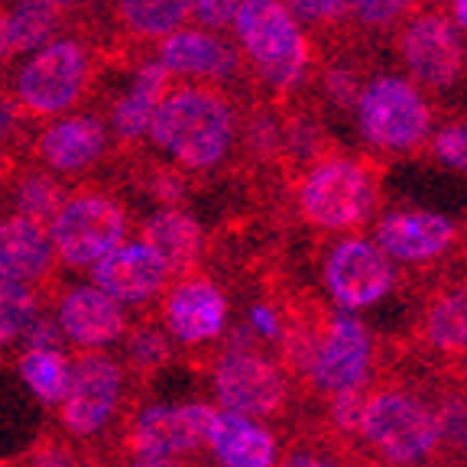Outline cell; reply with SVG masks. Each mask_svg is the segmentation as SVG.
<instances>
[{
	"label": "cell",
	"instance_id": "cell-1",
	"mask_svg": "<svg viewBox=\"0 0 467 467\" xmlns=\"http://www.w3.org/2000/svg\"><path fill=\"white\" fill-rule=\"evenodd\" d=\"M146 137L175 166L189 172H208L231 153L237 137V114L218 88L179 85L169 88L156 104Z\"/></svg>",
	"mask_w": 467,
	"mask_h": 467
},
{
	"label": "cell",
	"instance_id": "cell-2",
	"mask_svg": "<svg viewBox=\"0 0 467 467\" xmlns=\"http://www.w3.org/2000/svg\"><path fill=\"white\" fill-rule=\"evenodd\" d=\"M358 441L379 467H419L435 458V412L425 387L406 379H373L364 393Z\"/></svg>",
	"mask_w": 467,
	"mask_h": 467
},
{
	"label": "cell",
	"instance_id": "cell-3",
	"mask_svg": "<svg viewBox=\"0 0 467 467\" xmlns=\"http://www.w3.org/2000/svg\"><path fill=\"white\" fill-rule=\"evenodd\" d=\"M296 204L308 227L328 234H350L377 214L379 172L373 160L328 150L306 166L296 185Z\"/></svg>",
	"mask_w": 467,
	"mask_h": 467
},
{
	"label": "cell",
	"instance_id": "cell-4",
	"mask_svg": "<svg viewBox=\"0 0 467 467\" xmlns=\"http://www.w3.org/2000/svg\"><path fill=\"white\" fill-rule=\"evenodd\" d=\"M231 29L263 88L285 98L306 85L312 39L302 33V23L283 0H241Z\"/></svg>",
	"mask_w": 467,
	"mask_h": 467
},
{
	"label": "cell",
	"instance_id": "cell-5",
	"mask_svg": "<svg viewBox=\"0 0 467 467\" xmlns=\"http://www.w3.org/2000/svg\"><path fill=\"white\" fill-rule=\"evenodd\" d=\"M354 117H358L360 140L389 156L419 150L429 140L431 120H435L425 91L406 75L367 78L354 104Z\"/></svg>",
	"mask_w": 467,
	"mask_h": 467
},
{
	"label": "cell",
	"instance_id": "cell-6",
	"mask_svg": "<svg viewBox=\"0 0 467 467\" xmlns=\"http://www.w3.org/2000/svg\"><path fill=\"white\" fill-rule=\"evenodd\" d=\"M95 78V56L81 39H49L29 52L14 78V104L26 117H58L85 98Z\"/></svg>",
	"mask_w": 467,
	"mask_h": 467
},
{
	"label": "cell",
	"instance_id": "cell-7",
	"mask_svg": "<svg viewBox=\"0 0 467 467\" xmlns=\"http://www.w3.org/2000/svg\"><path fill=\"white\" fill-rule=\"evenodd\" d=\"M46 227L58 260L68 270H88L117 244H124L127 212L124 204L104 192H75L62 198Z\"/></svg>",
	"mask_w": 467,
	"mask_h": 467
},
{
	"label": "cell",
	"instance_id": "cell-8",
	"mask_svg": "<svg viewBox=\"0 0 467 467\" xmlns=\"http://www.w3.org/2000/svg\"><path fill=\"white\" fill-rule=\"evenodd\" d=\"M321 283L337 308L358 312L383 302L400 285V270L377 241L360 234H341L321 256Z\"/></svg>",
	"mask_w": 467,
	"mask_h": 467
},
{
	"label": "cell",
	"instance_id": "cell-9",
	"mask_svg": "<svg viewBox=\"0 0 467 467\" xmlns=\"http://www.w3.org/2000/svg\"><path fill=\"white\" fill-rule=\"evenodd\" d=\"M402 68L422 91H448L467 68L461 33L441 10H416L396 26Z\"/></svg>",
	"mask_w": 467,
	"mask_h": 467
},
{
	"label": "cell",
	"instance_id": "cell-10",
	"mask_svg": "<svg viewBox=\"0 0 467 467\" xmlns=\"http://www.w3.org/2000/svg\"><path fill=\"white\" fill-rule=\"evenodd\" d=\"M124 396V367L101 350H78L68 370L66 396L58 400V422L72 438H95L110 425Z\"/></svg>",
	"mask_w": 467,
	"mask_h": 467
},
{
	"label": "cell",
	"instance_id": "cell-11",
	"mask_svg": "<svg viewBox=\"0 0 467 467\" xmlns=\"http://www.w3.org/2000/svg\"><path fill=\"white\" fill-rule=\"evenodd\" d=\"M214 400L227 412L250 419L279 416L289 402V377L283 364L256 348H224L212 373Z\"/></svg>",
	"mask_w": 467,
	"mask_h": 467
},
{
	"label": "cell",
	"instance_id": "cell-12",
	"mask_svg": "<svg viewBox=\"0 0 467 467\" xmlns=\"http://www.w3.org/2000/svg\"><path fill=\"white\" fill-rule=\"evenodd\" d=\"M214 406L189 402V406H150L130 419L124 435V448L130 458L162 464L198 454L204 448L208 422Z\"/></svg>",
	"mask_w": 467,
	"mask_h": 467
},
{
	"label": "cell",
	"instance_id": "cell-13",
	"mask_svg": "<svg viewBox=\"0 0 467 467\" xmlns=\"http://www.w3.org/2000/svg\"><path fill=\"white\" fill-rule=\"evenodd\" d=\"M373 241L389 260L402 263L409 270H425L441 260H451L464 247V237L454 221L435 212H419V208L383 214L373 224Z\"/></svg>",
	"mask_w": 467,
	"mask_h": 467
},
{
	"label": "cell",
	"instance_id": "cell-14",
	"mask_svg": "<svg viewBox=\"0 0 467 467\" xmlns=\"http://www.w3.org/2000/svg\"><path fill=\"white\" fill-rule=\"evenodd\" d=\"M88 270H91V283L114 296L120 306H146L160 299L172 283L169 266L143 241L117 244Z\"/></svg>",
	"mask_w": 467,
	"mask_h": 467
},
{
	"label": "cell",
	"instance_id": "cell-15",
	"mask_svg": "<svg viewBox=\"0 0 467 467\" xmlns=\"http://www.w3.org/2000/svg\"><path fill=\"white\" fill-rule=\"evenodd\" d=\"M169 335L185 348H202L224 335L227 299L208 276H182L162 302Z\"/></svg>",
	"mask_w": 467,
	"mask_h": 467
},
{
	"label": "cell",
	"instance_id": "cell-16",
	"mask_svg": "<svg viewBox=\"0 0 467 467\" xmlns=\"http://www.w3.org/2000/svg\"><path fill=\"white\" fill-rule=\"evenodd\" d=\"M156 58L172 72V78H198V81H234L241 75L244 58L241 49L227 43L221 33L202 26H179L160 39Z\"/></svg>",
	"mask_w": 467,
	"mask_h": 467
},
{
	"label": "cell",
	"instance_id": "cell-17",
	"mask_svg": "<svg viewBox=\"0 0 467 467\" xmlns=\"http://www.w3.org/2000/svg\"><path fill=\"white\" fill-rule=\"evenodd\" d=\"M110 146V130L95 114H58L36 137V156L56 175L95 169Z\"/></svg>",
	"mask_w": 467,
	"mask_h": 467
},
{
	"label": "cell",
	"instance_id": "cell-18",
	"mask_svg": "<svg viewBox=\"0 0 467 467\" xmlns=\"http://www.w3.org/2000/svg\"><path fill=\"white\" fill-rule=\"evenodd\" d=\"M419 344L445 364L467 360V270L448 273L425 296Z\"/></svg>",
	"mask_w": 467,
	"mask_h": 467
},
{
	"label": "cell",
	"instance_id": "cell-19",
	"mask_svg": "<svg viewBox=\"0 0 467 467\" xmlns=\"http://www.w3.org/2000/svg\"><path fill=\"white\" fill-rule=\"evenodd\" d=\"M56 321L66 341H72L78 350L104 348L127 335L124 306L104 289H98L95 283L68 289L58 302Z\"/></svg>",
	"mask_w": 467,
	"mask_h": 467
},
{
	"label": "cell",
	"instance_id": "cell-20",
	"mask_svg": "<svg viewBox=\"0 0 467 467\" xmlns=\"http://www.w3.org/2000/svg\"><path fill=\"white\" fill-rule=\"evenodd\" d=\"M204 448L212 451L218 467H276L279 461L276 435L250 416L227 409H214Z\"/></svg>",
	"mask_w": 467,
	"mask_h": 467
},
{
	"label": "cell",
	"instance_id": "cell-21",
	"mask_svg": "<svg viewBox=\"0 0 467 467\" xmlns=\"http://www.w3.org/2000/svg\"><path fill=\"white\" fill-rule=\"evenodd\" d=\"M52 260L49 227L23 214L0 218V279L36 285L52 276Z\"/></svg>",
	"mask_w": 467,
	"mask_h": 467
},
{
	"label": "cell",
	"instance_id": "cell-22",
	"mask_svg": "<svg viewBox=\"0 0 467 467\" xmlns=\"http://www.w3.org/2000/svg\"><path fill=\"white\" fill-rule=\"evenodd\" d=\"M140 241L166 263L172 276H185L189 270H195L204 237L198 221L189 212L175 208V204H166V208H160V212L143 221Z\"/></svg>",
	"mask_w": 467,
	"mask_h": 467
},
{
	"label": "cell",
	"instance_id": "cell-23",
	"mask_svg": "<svg viewBox=\"0 0 467 467\" xmlns=\"http://www.w3.org/2000/svg\"><path fill=\"white\" fill-rule=\"evenodd\" d=\"M169 88H172V72L162 66L160 58H150L137 68V78L127 88L124 95L117 98L110 108V133L120 143H137L150 130L156 104L162 101Z\"/></svg>",
	"mask_w": 467,
	"mask_h": 467
},
{
	"label": "cell",
	"instance_id": "cell-24",
	"mask_svg": "<svg viewBox=\"0 0 467 467\" xmlns=\"http://www.w3.org/2000/svg\"><path fill=\"white\" fill-rule=\"evenodd\" d=\"M435 412V458L438 467H467V383L445 377L425 387Z\"/></svg>",
	"mask_w": 467,
	"mask_h": 467
},
{
	"label": "cell",
	"instance_id": "cell-25",
	"mask_svg": "<svg viewBox=\"0 0 467 467\" xmlns=\"http://www.w3.org/2000/svg\"><path fill=\"white\" fill-rule=\"evenodd\" d=\"M58 29V10L43 0H14L0 10V62L29 56Z\"/></svg>",
	"mask_w": 467,
	"mask_h": 467
},
{
	"label": "cell",
	"instance_id": "cell-26",
	"mask_svg": "<svg viewBox=\"0 0 467 467\" xmlns=\"http://www.w3.org/2000/svg\"><path fill=\"white\" fill-rule=\"evenodd\" d=\"M195 0H117V16L137 39H162L185 26Z\"/></svg>",
	"mask_w": 467,
	"mask_h": 467
},
{
	"label": "cell",
	"instance_id": "cell-27",
	"mask_svg": "<svg viewBox=\"0 0 467 467\" xmlns=\"http://www.w3.org/2000/svg\"><path fill=\"white\" fill-rule=\"evenodd\" d=\"M16 370H20V379L39 402L58 406V400L66 396L72 360L58 348H23Z\"/></svg>",
	"mask_w": 467,
	"mask_h": 467
},
{
	"label": "cell",
	"instance_id": "cell-28",
	"mask_svg": "<svg viewBox=\"0 0 467 467\" xmlns=\"http://www.w3.org/2000/svg\"><path fill=\"white\" fill-rule=\"evenodd\" d=\"M276 464L279 467H367V461L360 458V451L350 441L331 435L328 429H321L308 438H299L296 445H289V451Z\"/></svg>",
	"mask_w": 467,
	"mask_h": 467
},
{
	"label": "cell",
	"instance_id": "cell-29",
	"mask_svg": "<svg viewBox=\"0 0 467 467\" xmlns=\"http://www.w3.org/2000/svg\"><path fill=\"white\" fill-rule=\"evenodd\" d=\"M39 312H43V296L36 285L0 279V350L14 348Z\"/></svg>",
	"mask_w": 467,
	"mask_h": 467
},
{
	"label": "cell",
	"instance_id": "cell-30",
	"mask_svg": "<svg viewBox=\"0 0 467 467\" xmlns=\"http://www.w3.org/2000/svg\"><path fill=\"white\" fill-rule=\"evenodd\" d=\"M10 189H14V214L33 218L39 224H49L62 198H66L62 185L46 172H23Z\"/></svg>",
	"mask_w": 467,
	"mask_h": 467
},
{
	"label": "cell",
	"instance_id": "cell-31",
	"mask_svg": "<svg viewBox=\"0 0 467 467\" xmlns=\"http://www.w3.org/2000/svg\"><path fill=\"white\" fill-rule=\"evenodd\" d=\"M172 358V344H169V335L156 325H140V328L130 331L127 337V364H130L133 377H153Z\"/></svg>",
	"mask_w": 467,
	"mask_h": 467
},
{
	"label": "cell",
	"instance_id": "cell-32",
	"mask_svg": "<svg viewBox=\"0 0 467 467\" xmlns=\"http://www.w3.org/2000/svg\"><path fill=\"white\" fill-rule=\"evenodd\" d=\"M425 7V0H350V20L358 29H393Z\"/></svg>",
	"mask_w": 467,
	"mask_h": 467
},
{
	"label": "cell",
	"instance_id": "cell-33",
	"mask_svg": "<svg viewBox=\"0 0 467 467\" xmlns=\"http://www.w3.org/2000/svg\"><path fill=\"white\" fill-rule=\"evenodd\" d=\"M283 4L299 23L318 29V33H328V36H337L341 29L354 26L350 0H283Z\"/></svg>",
	"mask_w": 467,
	"mask_h": 467
},
{
	"label": "cell",
	"instance_id": "cell-34",
	"mask_svg": "<svg viewBox=\"0 0 467 467\" xmlns=\"http://www.w3.org/2000/svg\"><path fill=\"white\" fill-rule=\"evenodd\" d=\"M431 140V156L451 172L467 175V120H445L438 130L429 133Z\"/></svg>",
	"mask_w": 467,
	"mask_h": 467
},
{
	"label": "cell",
	"instance_id": "cell-35",
	"mask_svg": "<svg viewBox=\"0 0 467 467\" xmlns=\"http://www.w3.org/2000/svg\"><path fill=\"white\" fill-rule=\"evenodd\" d=\"M20 467H91V461L81 451H75L62 438H43L29 448V454L20 461Z\"/></svg>",
	"mask_w": 467,
	"mask_h": 467
},
{
	"label": "cell",
	"instance_id": "cell-36",
	"mask_svg": "<svg viewBox=\"0 0 467 467\" xmlns=\"http://www.w3.org/2000/svg\"><path fill=\"white\" fill-rule=\"evenodd\" d=\"M237 4H241V0H195L189 16L195 20V26L212 29V33H224V29L234 26Z\"/></svg>",
	"mask_w": 467,
	"mask_h": 467
},
{
	"label": "cell",
	"instance_id": "cell-37",
	"mask_svg": "<svg viewBox=\"0 0 467 467\" xmlns=\"http://www.w3.org/2000/svg\"><path fill=\"white\" fill-rule=\"evenodd\" d=\"M20 344L23 348H62L66 335H62V328H58V321L52 318V315L39 312L36 318L29 321V328L23 331Z\"/></svg>",
	"mask_w": 467,
	"mask_h": 467
},
{
	"label": "cell",
	"instance_id": "cell-38",
	"mask_svg": "<svg viewBox=\"0 0 467 467\" xmlns=\"http://www.w3.org/2000/svg\"><path fill=\"white\" fill-rule=\"evenodd\" d=\"M448 10H451V23L467 33V0H448Z\"/></svg>",
	"mask_w": 467,
	"mask_h": 467
},
{
	"label": "cell",
	"instance_id": "cell-39",
	"mask_svg": "<svg viewBox=\"0 0 467 467\" xmlns=\"http://www.w3.org/2000/svg\"><path fill=\"white\" fill-rule=\"evenodd\" d=\"M7 172H10V160H7V150L0 143V185L7 182Z\"/></svg>",
	"mask_w": 467,
	"mask_h": 467
},
{
	"label": "cell",
	"instance_id": "cell-40",
	"mask_svg": "<svg viewBox=\"0 0 467 467\" xmlns=\"http://www.w3.org/2000/svg\"><path fill=\"white\" fill-rule=\"evenodd\" d=\"M43 4H49V7H56L58 14H62V10H72L78 0H43Z\"/></svg>",
	"mask_w": 467,
	"mask_h": 467
},
{
	"label": "cell",
	"instance_id": "cell-41",
	"mask_svg": "<svg viewBox=\"0 0 467 467\" xmlns=\"http://www.w3.org/2000/svg\"><path fill=\"white\" fill-rule=\"evenodd\" d=\"M133 467H162V464H150V461H137Z\"/></svg>",
	"mask_w": 467,
	"mask_h": 467
},
{
	"label": "cell",
	"instance_id": "cell-42",
	"mask_svg": "<svg viewBox=\"0 0 467 467\" xmlns=\"http://www.w3.org/2000/svg\"><path fill=\"white\" fill-rule=\"evenodd\" d=\"M0 467H20V461H16V464H0Z\"/></svg>",
	"mask_w": 467,
	"mask_h": 467
},
{
	"label": "cell",
	"instance_id": "cell-43",
	"mask_svg": "<svg viewBox=\"0 0 467 467\" xmlns=\"http://www.w3.org/2000/svg\"><path fill=\"white\" fill-rule=\"evenodd\" d=\"M419 467H438V464H419Z\"/></svg>",
	"mask_w": 467,
	"mask_h": 467
}]
</instances>
